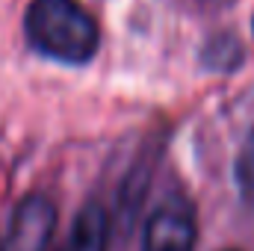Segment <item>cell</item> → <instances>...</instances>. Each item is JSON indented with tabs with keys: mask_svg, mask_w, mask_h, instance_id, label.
I'll list each match as a JSON object with an SVG mask.
<instances>
[{
	"mask_svg": "<svg viewBox=\"0 0 254 251\" xmlns=\"http://www.w3.org/2000/svg\"><path fill=\"white\" fill-rule=\"evenodd\" d=\"M27 42L48 60L83 65L98 54L101 30L77 0H33L24 15Z\"/></svg>",
	"mask_w": 254,
	"mask_h": 251,
	"instance_id": "cell-1",
	"label": "cell"
},
{
	"mask_svg": "<svg viewBox=\"0 0 254 251\" xmlns=\"http://www.w3.org/2000/svg\"><path fill=\"white\" fill-rule=\"evenodd\" d=\"M195 249V213L187 201H163L142 234V251H192Z\"/></svg>",
	"mask_w": 254,
	"mask_h": 251,
	"instance_id": "cell-2",
	"label": "cell"
},
{
	"mask_svg": "<svg viewBox=\"0 0 254 251\" xmlns=\"http://www.w3.org/2000/svg\"><path fill=\"white\" fill-rule=\"evenodd\" d=\"M57 210L48 198H27L12 213L9 237L0 251H48L51 234H54Z\"/></svg>",
	"mask_w": 254,
	"mask_h": 251,
	"instance_id": "cell-3",
	"label": "cell"
},
{
	"mask_svg": "<svg viewBox=\"0 0 254 251\" xmlns=\"http://www.w3.org/2000/svg\"><path fill=\"white\" fill-rule=\"evenodd\" d=\"M107 234H110V222L104 207L89 204L80 210L65 251H107Z\"/></svg>",
	"mask_w": 254,
	"mask_h": 251,
	"instance_id": "cell-4",
	"label": "cell"
},
{
	"mask_svg": "<svg viewBox=\"0 0 254 251\" xmlns=\"http://www.w3.org/2000/svg\"><path fill=\"white\" fill-rule=\"evenodd\" d=\"M237 187H240V195L254 207V130L237 160Z\"/></svg>",
	"mask_w": 254,
	"mask_h": 251,
	"instance_id": "cell-5",
	"label": "cell"
}]
</instances>
